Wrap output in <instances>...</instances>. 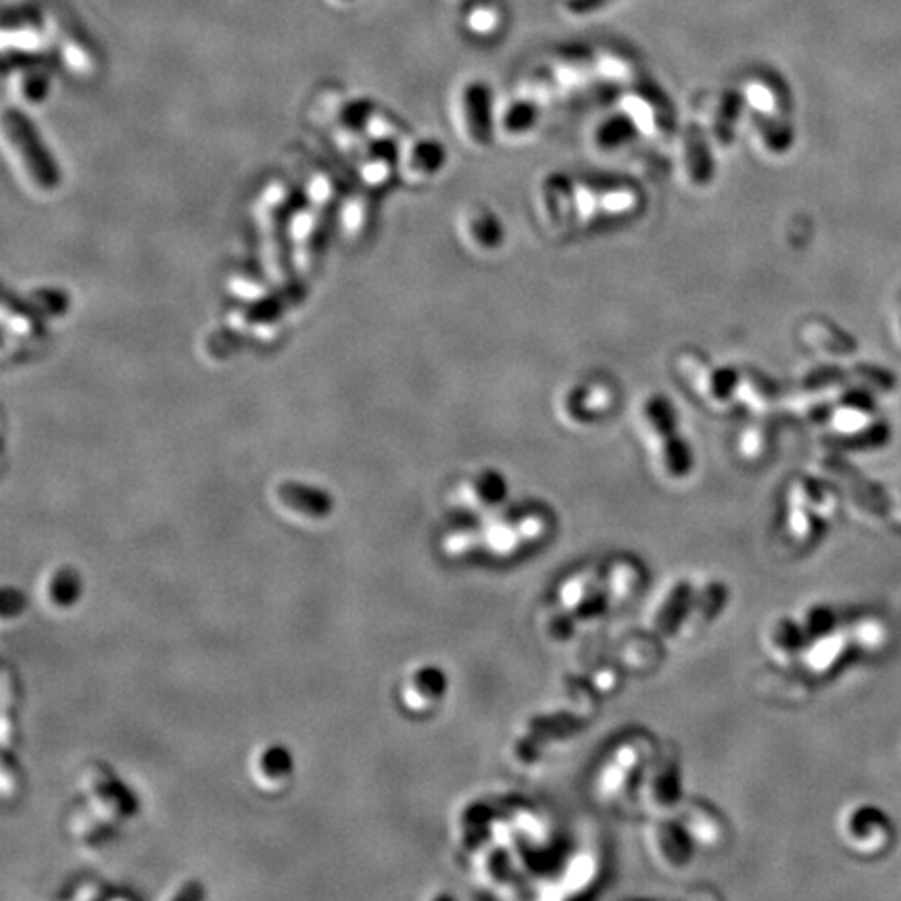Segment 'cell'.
Instances as JSON below:
<instances>
[{"instance_id":"obj_1","label":"cell","mask_w":901,"mask_h":901,"mask_svg":"<svg viewBox=\"0 0 901 901\" xmlns=\"http://www.w3.org/2000/svg\"><path fill=\"white\" fill-rule=\"evenodd\" d=\"M549 518L539 509L514 511L495 516L482 526V547L497 557H514L524 547L537 545L547 537Z\"/></svg>"},{"instance_id":"obj_23","label":"cell","mask_w":901,"mask_h":901,"mask_svg":"<svg viewBox=\"0 0 901 901\" xmlns=\"http://www.w3.org/2000/svg\"><path fill=\"white\" fill-rule=\"evenodd\" d=\"M639 128L635 126V121L628 117H612L603 121V124L597 128L595 140L601 151H614V149H622V146L632 138V132H637Z\"/></svg>"},{"instance_id":"obj_15","label":"cell","mask_w":901,"mask_h":901,"mask_svg":"<svg viewBox=\"0 0 901 901\" xmlns=\"http://www.w3.org/2000/svg\"><path fill=\"white\" fill-rule=\"evenodd\" d=\"M307 297V288L303 282H292L282 290L272 292L265 299L253 303L242 313V322L245 324H270L278 320L280 315L288 313L290 309L299 307Z\"/></svg>"},{"instance_id":"obj_27","label":"cell","mask_w":901,"mask_h":901,"mask_svg":"<svg viewBox=\"0 0 901 901\" xmlns=\"http://www.w3.org/2000/svg\"><path fill=\"white\" fill-rule=\"evenodd\" d=\"M637 587H639V580H637V566H632L630 562L616 564V566L612 568L610 578H607V584H605L607 593H610V595L616 597V599H624V597L632 595V593H635Z\"/></svg>"},{"instance_id":"obj_6","label":"cell","mask_w":901,"mask_h":901,"mask_svg":"<svg viewBox=\"0 0 901 901\" xmlns=\"http://www.w3.org/2000/svg\"><path fill=\"white\" fill-rule=\"evenodd\" d=\"M295 756L292 751L278 741L261 743L249 758V776L257 789L263 793H282L295 778Z\"/></svg>"},{"instance_id":"obj_14","label":"cell","mask_w":901,"mask_h":901,"mask_svg":"<svg viewBox=\"0 0 901 901\" xmlns=\"http://www.w3.org/2000/svg\"><path fill=\"white\" fill-rule=\"evenodd\" d=\"M699 363L701 365H697V368H691V365L685 361L683 372L697 386V391L703 399H708L710 403H716V405L726 403L739 388L737 372L730 368H724V365H708L703 361H699Z\"/></svg>"},{"instance_id":"obj_22","label":"cell","mask_w":901,"mask_h":901,"mask_svg":"<svg viewBox=\"0 0 901 901\" xmlns=\"http://www.w3.org/2000/svg\"><path fill=\"white\" fill-rule=\"evenodd\" d=\"M470 238L480 249L493 251L503 242V226L491 211H478L470 215Z\"/></svg>"},{"instance_id":"obj_12","label":"cell","mask_w":901,"mask_h":901,"mask_svg":"<svg viewBox=\"0 0 901 901\" xmlns=\"http://www.w3.org/2000/svg\"><path fill=\"white\" fill-rule=\"evenodd\" d=\"M539 207L549 226L559 230L574 219V213L578 211V192H574L564 178L549 176L539 190Z\"/></svg>"},{"instance_id":"obj_7","label":"cell","mask_w":901,"mask_h":901,"mask_svg":"<svg viewBox=\"0 0 901 901\" xmlns=\"http://www.w3.org/2000/svg\"><path fill=\"white\" fill-rule=\"evenodd\" d=\"M461 113H464L466 134L476 146H486L493 140V94L482 82H470L461 90Z\"/></svg>"},{"instance_id":"obj_17","label":"cell","mask_w":901,"mask_h":901,"mask_svg":"<svg viewBox=\"0 0 901 901\" xmlns=\"http://www.w3.org/2000/svg\"><path fill=\"white\" fill-rule=\"evenodd\" d=\"M741 111H743V99L739 94L726 92L722 94L716 109L712 113V121H710V132L716 144L720 146H730L735 140V132H737V124L741 119Z\"/></svg>"},{"instance_id":"obj_10","label":"cell","mask_w":901,"mask_h":901,"mask_svg":"<svg viewBox=\"0 0 901 901\" xmlns=\"http://www.w3.org/2000/svg\"><path fill=\"white\" fill-rule=\"evenodd\" d=\"M505 497L507 482L497 470H482L459 486V503L468 509V514H489Z\"/></svg>"},{"instance_id":"obj_4","label":"cell","mask_w":901,"mask_h":901,"mask_svg":"<svg viewBox=\"0 0 901 901\" xmlns=\"http://www.w3.org/2000/svg\"><path fill=\"white\" fill-rule=\"evenodd\" d=\"M449 691V680L441 666H413L401 683L399 697L403 708L413 716H428L443 703Z\"/></svg>"},{"instance_id":"obj_2","label":"cell","mask_w":901,"mask_h":901,"mask_svg":"<svg viewBox=\"0 0 901 901\" xmlns=\"http://www.w3.org/2000/svg\"><path fill=\"white\" fill-rule=\"evenodd\" d=\"M5 132L11 140V144L15 146V151L19 153L23 165H26L32 180L44 190L57 188L61 182L59 165L53 159V155L48 153L36 128L28 121V117L19 111L9 109L5 113Z\"/></svg>"},{"instance_id":"obj_26","label":"cell","mask_w":901,"mask_h":901,"mask_svg":"<svg viewBox=\"0 0 901 901\" xmlns=\"http://www.w3.org/2000/svg\"><path fill=\"white\" fill-rule=\"evenodd\" d=\"M445 149L434 140H424L420 142L416 149L411 151V167L416 169L420 174H436L438 169L443 167L445 163Z\"/></svg>"},{"instance_id":"obj_20","label":"cell","mask_w":901,"mask_h":901,"mask_svg":"<svg viewBox=\"0 0 901 901\" xmlns=\"http://www.w3.org/2000/svg\"><path fill=\"white\" fill-rule=\"evenodd\" d=\"M845 651V637H841V632H824V637L814 641V645H810L806 657V666L814 672H826L831 670L833 664H837V660L841 657V653Z\"/></svg>"},{"instance_id":"obj_8","label":"cell","mask_w":901,"mask_h":901,"mask_svg":"<svg viewBox=\"0 0 901 901\" xmlns=\"http://www.w3.org/2000/svg\"><path fill=\"white\" fill-rule=\"evenodd\" d=\"M38 593L48 612L67 614L82 601L84 582L76 568L55 566L42 576Z\"/></svg>"},{"instance_id":"obj_16","label":"cell","mask_w":901,"mask_h":901,"mask_svg":"<svg viewBox=\"0 0 901 901\" xmlns=\"http://www.w3.org/2000/svg\"><path fill=\"white\" fill-rule=\"evenodd\" d=\"M683 169L693 186H705L714 178L710 146L697 128H691L683 140Z\"/></svg>"},{"instance_id":"obj_24","label":"cell","mask_w":901,"mask_h":901,"mask_svg":"<svg viewBox=\"0 0 901 901\" xmlns=\"http://www.w3.org/2000/svg\"><path fill=\"white\" fill-rule=\"evenodd\" d=\"M799 641H801L799 628H797L791 620H781V622H778V624L772 628V632H770V637H768V649H770L776 657H781V660L789 662V660H793L795 655L801 653Z\"/></svg>"},{"instance_id":"obj_19","label":"cell","mask_w":901,"mask_h":901,"mask_svg":"<svg viewBox=\"0 0 901 901\" xmlns=\"http://www.w3.org/2000/svg\"><path fill=\"white\" fill-rule=\"evenodd\" d=\"M607 403H610V399H607L603 388H574L564 399V413L570 420L587 424V420L599 416V407L603 409Z\"/></svg>"},{"instance_id":"obj_9","label":"cell","mask_w":901,"mask_h":901,"mask_svg":"<svg viewBox=\"0 0 901 901\" xmlns=\"http://www.w3.org/2000/svg\"><path fill=\"white\" fill-rule=\"evenodd\" d=\"M841 833L860 854H874L889 841L887 820L872 808L851 810L841 822Z\"/></svg>"},{"instance_id":"obj_25","label":"cell","mask_w":901,"mask_h":901,"mask_svg":"<svg viewBox=\"0 0 901 901\" xmlns=\"http://www.w3.org/2000/svg\"><path fill=\"white\" fill-rule=\"evenodd\" d=\"M482 545V528L457 526L449 530L443 539V549L449 557H468Z\"/></svg>"},{"instance_id":"obj_28","label":"cell","mask_w":901,"mask_h":901,"mask_svg":"<svg viewBox=\"0 0 901 901\" xmlns=\"http://www.w3.org/2000/svg\"><path fill=\"white\" fill-rule=\"evenodd\" d=\"M607 3H610V0H568L566 7L572 15H587L605 7Z\"/></svg>"},{"instance_id":"obj_5","label":"cell","mask_w":901,"mask_h":901,"mask_svg":"<svg viewBox=\"0 0 901 901\" xmlns=\"http://www.w3.org/2000/svg\"><path fill=\"white\" fill-rule=\"evenodd\" d=\"M84 793L90 810L109 824L124 822L136 812L134 795L103 768H94L86 774Z\"/></svg>"},{"instance_id":"obj_29","label":"cell","mask_w":901,"mask_h":901,"mask_svg":"<svg viewBox=\"0 0 901 901\" xmlns=\"http://www.w3.org/2000/svg\"><path fill=\"white\" fill-rule=\"evenodd\" d=\"M495 23H497V15L493 11H486V9L476 11L472 15V19H470V26L474 30H478V32H489L491 28H495Z\"/></svg>"},{"instance_id":"obj_18","label":"cell","mask_w":901,"mask_h":901,"mask_svg":"<svg viewBox=\"0 0 901 901\" xmlns=\"http://www.w3.org/2000/svg\"><path fill=\"white\" fill-rule=\"evenodd\" d=\"M756 132L766 153L783 155L793 142V128L785 115H756Z\"/></svg>"},{"instance_id":"obj_3","label":"cell","mask_w":901,"mask_h":901,"mask_svg":"<svg viewBox=\"0 0 901 901\" xmlns=\"http://www.w3.org/2000/svg\"><path fill=\"white\" fill-rule=\"evenodd\" d=\"M272 499L282 516L303 524L324 522L334 511V499L326 489L299 480L278 482Z\"/></svg>"},{"instance_id":"obj_13","label":"cell","mask_w":901,"mask_h":901,"mask_svg":"<svg viewBox=\"0 0 901 901\" xmlns=\"http://www.w3.org/2000/svg\"><path fill=\"white\" fill-rule=\"evenodd\" d=\"M336 211H338V197L336 194H326L313 213V219L307 228V238L303 242V263L307 272H315V265H320L326 253Z\"/></svg>"},{"instance_id":"obj_11","label":"cell","mask_w":901,"mask_h":901,"mask_svg":"<svg viewBox=\"0 0 901 901\" xmlns=\"http://www.w3.org/2000/svg\"><path fill=\"white\" fill-rule=\"evenodd\" d=\"M297 201L284 194L270 209V261L278 276L290 272V224Z\"/></svg>"},{"instance_id":"obj_21","label":"cell","mask_w":901,"mask_h":901,"mask_svg":"<svg viewBox=\"0 0 901 901\" xmlns=\"http://www.w3.org/2000/svg\"><path fill=\"white\" fill-rule=\"evenodd\" d=\"M537 121H539L537 105L530 101H514L503 111L499 126L507 136H524L537 126Z\"/></svg>"}]
</instances>
